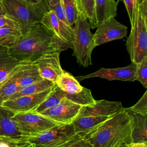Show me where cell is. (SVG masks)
Here are the masks:
<instances>
[{"instance_id":"ffe728a7","label":"cell","mask_w":147,"mask_h":147,"mask_svg":"<svg viewBox=\"0 0 147 147\" xmlns=\"http://www.w3.org/2000/svg\"><path fill=\"white\" fill-rule=\"evenodd\" d=\"M97 26L110 17L117 16L118 2L115 0H95Z\"/></svg>"},{"instance_id":"d590c367","label":"cell","mask_w":147,"mask_h":147,"mask_svg":"<svg viewBox=\"0 0 147 147\" xmlns=\"http://www.w3.org/2000/svg\"><path fill=\"white\" fill-rule=\"evenodd\" d=\"M127 147H147V143L144 142H131Z\"/></svg>"},{"instance_id":"8fae6325","label":"cell","mask_w":147,"mask_h":147,"mask_svg":"<svg viewBox=\"0 0 147 147\" xmlns=\"http://www.w3.org/2000/svg\"><path fill=\"white\" fill-rule=\"evenodd\" d=\"M53 87L36 94L9 99L1 106L14 114L33 111L48 97Z\"/></svg>"},{"instance_id":"ba28073f","label":"cell","mask_w":147,"mask_h":147,"mask_svg":"<svg viewBox=\"0 0 147 147\" xmlns=\"http://www.w3.org/2000/svg\"><path fill=\"white\" fill-rule=\"evenodd\" d=\"M40 24L56 40L72 49L74 39V28L59 20L53 11L49 10L47 11Z\"/></svg>"},{"instance_id":"cb8c5ba5","label":"cell","mask_w":147,"mask_h":147,"mask_svg":"<svg viewBox=\"0 0 147 147\" xmlns=\"http://www.w3.org/2000/svg\"><path fill=\"white\" fill-rule=\"evenodd\" d=\"M78 13L82 12L87 18L90 28L97 27L95 0H76Z\"/></svg>"},{"instance_id":"ee69618b","label":"cell","mask_w":147,"mask_h":147,"mask_svg":"<svg viewBox=\"0 0 147 147\" xmlns=\"http://www.w3.org/2000/svg\"><path fill=\"white\" fill-rule=\"evenodd\" d=\"M1 1H2V0H1Z\"/></svg>"},{"instance_id":"d6a6232c","label":"cell","mask_w":147,"mask_h":147,"mask_svg":"<svg viewBox=\"0 0 147 147\" xmlns=\"http://www.w3.org/2000/svg\"><path fill=\"white\" fill-rule=\"evenodd\" d=\"M7 27L20 28L18 24L13 20L7 17L6 16L1 17H0V28H7Z\"/></svg>"},{"instance_id":"e575fe53","label":"cell","mask_w":147,"mask_h":147,"mask_svg":"<svg viewBox=\"0 0 147 147\" xmlns=\"http://www.w3.org/2000/svg\"><path fill=\"white\" fill-rule=\"evenodd\" d=\"M138 9L141 17L147 21V0H144L140 5L138 4Z\"/></svg>"},{"instance_id":"2e32d148","label":"cell","mask_w":147,"mask_h":147,"mask_svg":"<svg viewBox=\"0 0 147 147\" xmlns=\"http://www.w3.org/2000/svg\"><path fill=\"white\" fill-rule=\"evenodd\" d=\"M109 117L106 116H83L76 117L72 122L75 133L80 137H86L90 133L97 128Z\"/></svg>"},{"instance_id":"d6986e66","label":"cell","mask_w":147,"mask_h":147,"mask_svg":"<svg viewBox=\"0 0 147 147\" xmlns=\"http://www.w3.org/2000/svg\"><path fill=\"white\" fill-rule=\"evenodd\" d=\"M132 118V142L147 143V115L136 113L126 108Z\"/></svg>"},{"instance_id":"9a60e30c","label":"cell","mask_w":147,"mask_h":147,"mask_svg":"<svg viewBox=\"0 0 147 147\" xmlns=\"http://www.w3.org/2000/svg\"><path fill=\"white\" fill-rule=\"evenodd\" d=\"M20 88L42 80L33 62L22 63L13 75Z\"/></svg>"},{"instance_id":"4dcf8cb0","label":"cell","mask_w":147,"mask_h":147,"mask_svg":"<svg viewBox=\"0 0 147 147\" xmlns=\"http://www.w3.org/2000/svg\"><path fill=\"white\" fill-rule=\"evenodd\" d=\"M28 141V138L26 137L12 138L0 137V147H14Z\"/></svg>"},{"instance_id":"603a6c76","label":"cell","mask_w":147,"mask_h":147,"mask_svg":"<svg viewBox=\"0 0 147 147\" xmlns=\"http://www.w3.org/2000/svg\"><path fill=\"white\" fill-rule=\"evenodd\" d=\"M55 83L48 80L42 79L36 83L21 88L18 91L14 94L10 99L17 98L22 96L33 95L44 91L49 88L52 87Z\"/></svg>"},{"instance_id":"277c9868","label":"cell","mask_w":147,"mask_h":147,"mask_svg":"<svg viewBox=\"0 0 147 147\" xmlns=\"http://www.w3.org/2000/svg\"><path fill=\"white\" fill-rule=\"evenodd\" d=\"M74 39L72 44L73 54L78 63L84 67L92 64L91 54L96 47L94 34L90 31V26L84 14L79 11L74 24Z\"/></svg>"},{"instance_id":"b9f144b4","label":"cell","mask_w":147,"mask_h":147,"mask_svg":"<svg viewBox=\"0 0 147 147\" xmlns=\"http://www.w3.org/2000/svg\"><path fill=\"white\" fill-rule=\"evenodd\" d=\"M28 142H29V141H28ZM24 142V143H22V144H20V145H17V146H14V147H22L24 144H25L26 142Z\"/></svg>"},{"instance_id":"5bb4252c","label":"cell","mask_w":147,"mask_h":147,"mask_svg":"<svg viewBox=\"0 0 147 147\" xmlns=\"http://www.w3.org/2000/svg\"><path fill=\"white\" fill-rule=\"evenodd\" d=\"M123 107L121 102L106 100H95L90 105L82 106L76 117L83 116H106L111 117Z\"/></svg>"},{"instance_id":"9c48e42d","label":"cell","mask_w":147,"mask_h":147,"mask_svg":"<svg viewBox=\"0 0 147 147\" xmlns=\"http://www.w3.org/2000/svg\"><path fill=\"white\" fill-rule=\"evenodd\" d=\"M94 34L96 46L108 42L122 39L127 34V27L118 22L115 17H111L102 22Z\"/></svg>"},{"instance_id":"74e56055","label":"cell","mask_w":147,"mask_h":147,"mask_svg":"<svg viewBox=\"0 0 147 147\" xmlns=\"http://www.w3.org/2000/svg\"><path fill=\"white\" fill-rule=\"evenodd\" d=\"M128 144L125 143V142H118L117 143L115 144L113 146L111 147H127V145Z\"/></svg>"},{"instance_id":"52a82bcc","label":"cell","mask_w":147,"mask_h":147,"mask_svg":"<svg viewBox=\"0 0 147 147\" xmlns=\"http://www.w3.org/2000/svg\"><path fill=\"white\" fill-rule=\"evenodd\" d=\"M75 134L72 123L60 124L35 137L28 141L35 147H59Z\"/></svg>"},{"instance_id":"7402d4cb","label":"cell","mask_w":147,"mask_h":147,"mask_svg":"<svg viewBox=\"0 0 147 147\" xmlns=\"http://www.w3.org/2000/svg\"><path fill=\"white\" fill-rule=\"evenodd\" d=\"M65 96L66 92L62 91L55 83L48 97L33 111L40 113L47 109L57 105Z\"/></svg>"},{"instance_id":"3957f363","label":"cell","mask_w":147,"mask_h":147,"mask_svg":"<svg viewBox=\"0 0 147 147\" xmlns=\"http://www.w3.org/2000/svg\"><path fill=\"white\" fill-rule=\"evenodd\" d=\"M6 16L15 21L22 33L32 26L40 24L48 7L42 0L37 3H33L26 0H2Z\"/></svg>"},{"instance_id":"30bf717a","label":"cell","mask_w":147,"mask_h":147,"mask_svg":"<svg viewBox=\"0 0 147 147\" xmlns=\"http://www.w3.org/2000/svg\"><path fill=\"white\" fill-rule=\"evenodd\" d=\"M81 107V105L65 97L57 105L40 114L60 123H69L76 117Z\"/></svg>"},{"instance_id":"60d3db41","label":"cell","mask_w":147,"mask_h":147,"mask_svg":"<svg viewBox=\"0 0 147 147\" xmlns=\"http://www.w3.org/2000/svg\"><path fill=\"white\" fill-rule=\"evenodd\" d=\"M26 1H28L29 2L33 3H37L40 2L42 0H26Z\"/></svg>"},{"instance_id":"83f0119b","label":"cell","mask_w":147,"mask_h":147,"mask_svg":"<svg viewBox=\"0 0 147 147\" xmlns=\"http://www.w3.org/2000/svg\"><path fill=\"white\" fill-rule=\"evenodd\" d=\"M136 80H138L145 88H147V56L136 64Z\"/></svg>"},{"instance_id":"6da1fadb","label":"cell","mask_w":147,"mask_h":147,"mask_svg":"<svg viewBox=\"0 0 147 147\" xmlns=\"http://www.w3.org/2000/svg\"><path fill=\"white\" fill-rule=\"evenodd\" d=\"M8 48L9 53L22 62L32 63L43 55L59 53L69 48L56 40L40 24L22 35Z\"/></svg>"},{"instance_id":"44dd1931","label":"cell","mask_w":147,"mask_h":147,"mask_svg":"<svg viewBox=\"0 0 147 147\" xmlns=\"http://www.w3.org/2000/svg\"><path fill=\"white\" fill-rule=\"evenodd\" d=\"M56 84L62 91L69 94H78L84 88L75 77L64 70Z\"/></svg>"},{"instance_id":"f1b7e54d","label":"cell","mask_w":147,"mask_h":147,"mask_svg":"<svg viewBox=\"0 0 147 147\" xmlns=\"http://www.w3.org/2000/svg\"><path fill=\"white\" fill-rule=\"evenodd\" d=\"M59 147H93V146L86 138L75 134Z\"/></svg>"},{"instance_id":"7c38bea8","label":"cell","mask_w":147,"mask_h":147,"mask_svg":"<svg viewBox=\"0 0 147 147\" xmlns=\"http://www.w3.org/2000/svg\"><path fill=\"white\" fill-rule=\"evenodd\" d=\"M60 53L55 52L42 55L33 61L36 65L40 76L42 79L56 83L63 72L60 58Z\"/></svg>"},{"instance_id":"7bdbcfd3","label":"cell","mask_w":147,"mask_h":147,"mask_svg":"<svg viewBox=\"0 0 147 147\" xmlns=\"http://www.w3.org/2000/svg\"><path fill=\"white\" fill-rule=\"evenodd\" d=\"M143 1H144V0H137V2H138V3L139 5H140Z\"/></svg>"},{"instance_id":"7a4b0ae2","label":"cell","mask_w":147,"mask_h":147,"mask_svg":"<svg viewBox=\"0 0 147 147\" xmlns=\"http://www.w3.org/2000/svg\"><path fill=\"white\" fill-rule=\"evenodd\" d=\"M132 118L126 108L110 117L85 138L93 147H111L118 142H132Z\"/></svg>"},{"instance_id":"4316f807","label":"cell","mask_w":147,"mask_h":147,"mask_svg":"<svg viewBox=\"0 0 147 147\" xmlns=\"http://www.w3.org/2000/svg\"><path fill=\"white\" fill-rule=\"evenodd\" d=\"M67 21L70 26L75 24L78 16V7L76 0H61Z\"/></svg>"},{"instance_id":"1f68e13d","label":"cell","mask_w":147,"mask_h":147,"mask_svg":"<svg viewBox=\"0 0 147 147\" xmlns=\"http://www.w3.org/2000/svg\"><path fill=\"white\" fill-rule=\"evenodd\" d=\"M48 10L53 11V12L55 13L56 17H57V18L59 20H60L61 21H62L63 22H64L65 24L69 25V24L67 21V18H66V16H65L64 7H63V3H62L61 0L56 5L49 8Z\"/></svg>"},{"instance_id":"ab89813d","label":"cell","mask_w":147,"mask_h":147,"mask_svg":"<svg viewBox=\"0 0 147 147\" xmlns=\"http://www.w3.org/2000/svg\"><path fill=\"white\" fill-rule=\"evenodd\" d=\"M22 147H35V146H34L33 144L30 143L29 142H28L25 144H24Z\"/></svg>"},{"instance_id":"8d00e7d4","label":"cell","mask_w":147,"mask_h":147,"mask_svg":"<svg viewBox=\"0 0 147 147\" xmlns=\"http://www.w3.org/2000/svg\"><path fill=\"white\" fill-rule=\"evenodd\" d=\"M45 1L49 9V8L56 5L60 1V0H45Z\"/></svg>"},{"instance_id":"8992f818","label":"cell","mask_w":147,"mask_h":147,"mask_svg":"<svg viewBox=\"0 0 147 147\" xmlns=\"http://www.w3.org/2000/svg\"><path fill=\"white\" fill-rule=\"evenodd\" d=\"M11 119L22 134L29 138L63 124L34 111L15 113Z\"/></svg>"},{"instance_id":"e0dca14e","label":"cell","mask_w":147,"mask_h":147,"mask_svg":"<svg viewBox=\"0 0 147 147\" xmlns=\"http://www.w3.org/2000/svg\"><path fill=\"white\" fill-rule=\"evenodd\" d=\"M22 63L10 55L7 48L0 45V86L13 75Z\"/></svg>"},{"instance_id":"f546056e","label":"cell","mask_w":147,"mask_h":147,"mask_svg":"<svg viewBox=\"0 0 147 147\" xmlns=\"http://www.w3.org/2000/svg\"><path fill=\"white\" fill-rule=\"evenodd\" d=\"M132 112L147 115V91H145L142 96L133 106L128 108Z\"/></svg>"},{"instance_id":"f6af8a7d","label":"cell","mask_w":147,"mask_h":147,"mask_svg":"<svg viewBox=\"0 0 147 147\" xmlns=\"http://www.w3.org/2000/svg\"></svg>"},{"instance_id":"d4e9b609","label":"cell","mask_w":147,"mask_h":147,"mask_svg":"<svg viewBox=\"0 0 147 147\" xmlns=\"http://www.w3.org/2000/svg\"><path fill=\"white\" fill-rule=\"evenodd\" d=\"M22 33L18 28H0V45L9 48L22 35Z\"/></svg>"},{"instance_id":"836d02e7","label":"cell","mask_w":147,"mask_h":147,"mask_svg":"<svg viewBox=\"0 0 147 147\" xmlns=\"http://www.w3.org/2000/svg\"><path fill=\"white\" fill-rule=\"evenodd\" d=\"M122 1L126 7L130 23L132 22L134 8L135 0H120Z\"/></svg>"},{"instance_id":"5b68a950","label":"cell","mask_w":147,"mask_h":147,"mask_svg":"<svg viewBox=\"0 0 147 147\" xmlns=\"http://www.w3.org/2000/svg\"><path fill=\"white\" fill-rule=\"evenodd\" d=\"M131 62L139 63L147 56V21L141 16L137 0H135L131 31L126 43Z\"/></svg>"},{"instance_id":"ac0fdd59","label":"cell","mask_w":147,"mask_h":147,"mask_svg":"<svg viewBox=\"0 0 147 147\" xmlns=\"http://www.w3.org/2000/svg\"><path fill=\"white\" fill-rule=\"evenodd\" d=\"M14 114L2 106H0V137H26L20 131L14 122L12 120L11 117Z\"/></svg>"},{"instance_id":"4fadbf2b","label":"cell","mask_w":147,"mask_h":147,"mask_svg":"<svg viewBox=\"0 0 147 147\" xmlns=\"http://www.w3.org/2000/svg\"><path fill=\"white\" fill-rule=\"evenodd\" d=\"M136 64L131 63L126 67L117 68H101L99 70L87 75L77 76L79 81L91 78H100L109 80H121L134 82L136 80Z\"/></svg>"},{"instance_id":"484cf974","label":"cell","mask_w":147,"mask_h":147,"mask_svg":"<svg viewBox=\"0 0 147 147\" xmlns=\"http://www.w3.org/2000/svg\"><path fill=\"white\" fill-rule=\"evenodd\" d=\"M16 79L12 75L0 86V106L20 90Z\"/></svg>"},{"instance_id":"f35d334b","label":"cell","mask_w":147,"mask_h":147,"mask_svg":"<svg viewBox=\"0 0 147 147\" xmlns=\"http://www.w3.org/2000/svg\"><path fill=\"white\" fill-rule=\"evenodd\" d=\"M5 13L3 9V4L2 2V1L0 0V17H3L5 16Z\"/></svg>"}]
</instances>
